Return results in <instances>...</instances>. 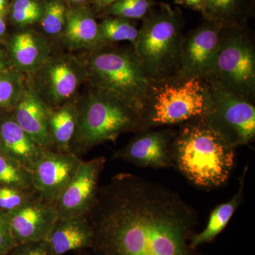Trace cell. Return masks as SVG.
<instances>
[{
  "instance_id": "6da1fadb",
  "label": "cell",
  "mask_w": 255,
  "mask_h": 255,
  "mask_svg": "<svg viewBox=\"0 0 255 255\" xmlns=\"http://www.w3.org/2000/svg\"><path fill=\"white\" fill-rule=\"evenodd\" d=\"M95 255H201L191 246L196 216L182 198L134 174L100 187L87 215Z\"/></svg>"
},
{
  "instance_id": "7a4b0ae2",
  "label": "cell",
  "mask_w": 255,
  "mask_h": 255,
  "mask_svg": "<svg viewBox=\"0 0 255 255\" xmlns=\"http://www.w3.org/2000/svg\"><path fill=\"white\" fill-rule=\"evenodd\" d=\"M173 165L198 187L212 189L228 182L235 164L234 147L202 117L179 124L170 144Z\"/></svg>"
},
{
  "instance_id": "3957f363",
  "label": "cell",
  "mask_w": 255,
  "mask_h": 255,
  "mask_svg": "<svg viewBox=\"0 0 255 255\" xmlns=\"http://www.w3.org/2000/svg\"><path fill=\"white\" fill-rule=\"evenodd\" d=\"M77 103L78 124L70 152L79 157L104 142H115L122 134L146 130L136 110L105 90L88 85Z\"/></svg>"
},
{
  "instance_id": "277c9868",
  "label": "cell",
  "mask_w": 255,
  "mask_h": 255,
  "mask_svg": "<svg viewBox=\"0 0 255 255\" xmlns=\"http://www.w3.org/2000/svg\"><path fill=\"white\" fill-rule=\"evenodd\" d=\"M185 19L180 8L158 3L142 20L133 46L151 83L175 80L180 66Z\"/></svg>"
},
{
  "instance_id": "5b68a950",
  "label": "cell",
  "mask_w": 255,
  "mask_h": 255,
  "mask_svg": "<svg viewBox=\"0 0 255 255\" xmlns=\"http://www.w3.org/2000/svg\"><path fill=\"white\" fill-rule=\"evenodd\" d=\"M81 58L86 83L110 92L137 111L143 119L151 82L133 47H104L85 52Z\"/></svg>"
},
{
  "instance_id": "8992f818",
  "label": "cell",
  "mask_w": 255,
  "mask_h": 255,
  "mask_svg": "<svg viewBox=\"0 0 255 255\" xmlns=\"http://www.w3.org/2000/svg\"><path fill=\"white\" fill-rule=\"evenodd\" d=\"M210 102L209 82L194 78L179 81L151 83L148 100L143 114L146 130L179 125L191 119L202 117Z\"/></svg>"
},
{
  "instance_id": "52a82bcc",
  "label": "cell",
  "mask_w": 255,
  "mask_h": 255,
  "mask_svg": "<svg viewBox=\"0 0 255 255\" xmlns=\"http://www.w3.org/2000/svg\"><path fill=\"white\" fill-rule=\"evenodd\" d=\"M211 85L255 101V44L248 27L223 28L207 78Z\"/></svg>"
},
{
  "instance_id": "ba28073f",
  "label": "cell",
  "mask_w": 255,
  "mask_h": 255,
  "mask_svg": "<svg viewBox=\"0 0 255 255\" xmlns=\"http://www.w3.org/2000/svg\"><path fill=\"white\" fill-rule=\"evenodd\" d=\"M210 102L204 115L208 124L236 148L255 137V106L238 96L209 83Z\"/></svg>"
},
{
  "instance_id": "9c48e42d",
  "label": "cell",
  "mask_w": 255,
  "mask_h": 255,
  "mask_svg": "<svg viewBox=\"0 0 255 255\" xmlns=\"http://www.w3.org/2000/svg\"><path fill=\"white\" fill-rule=\"evenodd\" d=\"M33 88L50 108L77 100L86 83V71L81 58L70 52L52 54L35 73L27 75Z\"/></svg>"
},
{
  "instance_id": "30bf717a",
  "label": "cell",
  "mask_w": 255,
  "mask_h": 255,
  "mask_svg": "<svg viewBox=\"0 0 255 255\" xmlns=\"http://www.w3.org/2000/svg\"><path fill=\"white\" fill-rule=\"evenodd\" d=\"M223 28L219 23L204 19L197 27L184 34L176 80L207 78L219 48Z\"/></svg>"
},
{
  "instance_id": "8fae6325",
  "label": "cell",
  "mask_w": 255,
  "mask_h": 255,
  "mask_svg": "<svg viewBox=\"0 0 255 255\" xmlns=\"http://www.w3.org/2000/svg\"><path fill=\"white\" fill-rule=\"evenodd\" d=\"M82 161L71 152L45 150L30 169L37 196L55 203L75 177Z\"/></svg>"
},
{
  "instance_id": "7c38bea8",
  "label": "cell",
  "mask_w": 255,
  "mask_h": 255,
  "mask_svg": "<svg viewBox=\"0 0 255 255\" xmlns=\"http://www.w3.org/2000/svg\"><path fill=\"white\" fill-rule=\"evenodd\" d=\"M105 163V157L82 161L75 177L55 202L58 219L87 216L98 194Z\"/></svg>"
},
{
  "instance_id": "4fadbf2b",
  "label": "cell",
  "mask_w": 255,
  "mask_h": 255,
  "mask_svg": "<svg viewBox=\"0 0 255 255\" xmlns=\"http://www.w3.org/2000/svg\"><path fill=\"white\" fill-rule=\"evenodd\" d=\"M173 129H153L137 132L127 145L114 152L113 159H121L140 167L162 169L173 165L170 144Z\"/></svg>"
},
{
  "instance_id": "5bb4252c",
  "label": "cell",
  "mask_w": 255,
  "mask_h": 255,
  "mask_svg": "<svg viewBox=\"0 0 255 255\" xmlns=\"http://www.w3.org/2000/svg\"><path fill=\"white\" fill-rule=\"evenodd\" d=\"M9 215L17 245L46 241L58 219L55 203L43 200L38 196Z\"/></svg>"
},
{
  "instance_id": "9a60e30c",
  "label": "cell",
  "mask_w": 255,
  "mask_h": 255,
  "mask_svg": "<svg viewBox=\"0 0 255 255\" xmlns=\"http://www.w3.org/2000/svg\"><path fill=\"white\" fill-rule=\"evenodd\" d=\"M50 110L26 75L24 89L11 113L20 127L45 150H52L48 122Z\"/></svg>"
},
{
  "instance_id": "2e32d148",
  "label": "cell",
  "mask_w": 255,
  "mask_h": 255,
  "mask_svg": "<svg viewBox=\"0 0 255 255\" xmlns=\"http://www.w3.org/2000/svg\"><path fill=\"white\" fill-rule=\"evenodd\" d=\"M8 54L14 70L31 75L49 59L53 54V46L43 33L26 28L11 37Z\"/></svg>"
},
{
  "instance_id": "e0dca14e",
  "label": "cell",
  "mask_w": 255,
  "mask_h": 255,
  "mask_svg": "<svg viewBox=\"0 0 255 255\" xmlns=\"http://www.w3.org/2000/svg\"><path fill=\"white\" fill-rule=\"evenodd\" d=\"M97 14L87 4L70 5L66 26L61 39L69 50L91 51L99 48Z\"/></svg>"
},
{
  "instance_id": "ac0fdd59",
  "label": "cell",
  "mask_w": 255,
  "mask_h": 255,
  "mask_svg": "<svg viewBox=\"0 0 255 255\" xmlns=\"http://www.w3.org/2000/svg\"><path fill=\"white\" fill-rule=\"evenodd\" d=\"M0 150L30 169L46 150L20 127L11 112H1Z\"/></svg>"
},
{
  "instance_id": "d6986e66",
  "label": "cell",
  "mask_w": 255,
  "mask_h": 255,
  "mask_svg": "<svg viewBox=\"0 0 255 255\" xmlns=\"http://www.w3.org/2000/svg\"><path fill=\"white\" fill-rule=\"evenodd\" d=\"M93 230L87 216L58 219L47 243L55 255L91 248Z\"/></svg>"
},
{
  "instance_id": "ffe728a7",
  "label": "cell",
  "mask_w": 255,
  "mask_h": 255,
  "mask_svg": "<svg viewBox=\"0 0 255 255\" xmlns=\"http://www.w3.org/2000/svg\"><path fill=\"white\" fill-rule=\"evenodd\" d=\"M255 11V0H206L202 17L223 28H244L248 27Z\"/></svg>"
},
{
  "instance_id": "44dd1931",
  "label": "cell",
  "mask_w": 255,
  "mask_h": 255,
  "mask_svg": "<svg viewBox=\"0 0 255 255\" xmlns=\"http://www.w3.org/2000/svg\"><path fill=\"white\" fill-rule=\"evenodd\" d=\"M78 117L77 100L50 110L48 127L52 150L70 152V145L76 130Z\"/></svg>"
},
{
  "instance_id": "7402d4cb",
  "label": "cell",
  "mask_w": 255,
  "mask_h": 255,
  "mask_svg": "<svg viewBox=\"0 0 255 255\" xmlns=\"http://www.w3.org/2000/svg\"><path fill=\"white\" fill-rule=\"evenodd\" d=\"M247 170H248V167L244 169L243 174L240 177L239 190L236 194H235L231 200L216 206L210 215L209 221L206 228L201 233H195L192 236L191 240V246L192 248L197 249L198 247L206 243H211L226 227L243 201L245 177H246Z\"/></svg>"
},
{
  "instance_id": "603a6c76",
  "label": "cell",
  "mask_w": 255,
  "mask_h": 255,
  "mask_svg": "<svg viewBox=\"0 0 255 255\" xmlns=\"http://www.w3.org/2000/svg\"><path fill=\"white\" fill-rule=\"evenodd\" d=\"M138 34L139 28L133 20L105 16L99 23V48L114 46L122 41L129 42L131 46H135Z\"/></svg>"
},
{
  "instance_id": "cb8c5ba5",
  "label": "cell",
  "mask_w": 255,
  "mask_h": 255,
  "mask_svg": "<svg viewBox=\"0 0 255 255\" xmlns=\"http://www.w3.org/2000/svg\"><path fill=\"white\" fill-rule=\"evenodd\" d=\"M43 13L38 24L46 37L61 38L66 26L69 4L67 0H43Z\"/></svg>"
},
{
  "instance_id": "d4e9b609",
  "label": "cell",
  "mask_w": 255,
  "mask_h": 255,
  "mask_svg": "<svg viewBox=\"0 0 255 255\" xmlns=\"http://www.w3.org/2000/svg\"><path fill=\"white\" fill-rule=\"evenodd\" d=\"M0 186H9L36 193L32 182L31 170L11 159L1 150Z\"/></svg>"
},
{
  "instance_id": "484cf974",
  "label": "cell",
  "mask_w": 255,
  "mask_h": 255,
  "mask_svg": "<svg viewBox=\"0 0 255 255\" xmlns=\"http://www.w3.org/2000/svg\"><path fill=\"white\" fill-rule=\"evenodd\" d=\"M25 81L26 75L14 69L0 72V111H12L22 94Z\"/></svg>"
},
{
  "instance_id": "4316f807",
  "label": "cell",
  "mask_w": 255,
  "mask_h": 255,
  "mask_svg": "<svg viewBox=\"0 0 255 255\" xmlns=\"http://www.w3.org/2000/svg\"><path fill=\"white\" fill-rule=\"evenodd\" d=\"M157 4L155 0H119L97 16H118L133 21L142 20Z\"/></svg>"
},
{
  "instance_id": "83f0119b",
  "label": "cell",
  "mask_w": 255,
  "mask_h": 255,
  "mask_svg": "<svg viewBox=\"0 0 255 255\" xmlns=\"http://www.w3.org/2000/svg\"><path fill=\"white\" fill-rule=\"evenodd\" d=\"M43 6V0H14L9 5L10 21L20 29L38 23Z\"/></svg>"
},
{
  "instance_id": "f1b7e54d",
  "label": "cell",
  "mask_w": 255,
  "mask_h": 255,
  "mask_svg": "<svg viewBox=\"0 0 255 255\" xmlns=\"http://www.w3.org/2000/svg\"><path fill=\"white\" fill-rule=\"evenodd\" d=\"M36 193L9 186H0V211L11 214L37 197Z\"/></svg>"
},
{
  "instance_id": "f546056e",
  "label": "cell",
  "mask_w": 255,
  "mask_h": 255,
  "mask_svg": "<svg viewBox=\"0 0 255 255\" xmlns=\"http://www.w3.org/2000/svg\"><path fill=\"white\" fill-rule=\"evenodd\" d=\"M11 229L9 215L0 211V255H8L17 246Z\"/></svg>"
},
{
  "instance_id": "4dcf8cb0",
  "label": "cell",
  "mask_w": 255,
  "mask_h": 255,
  "mask_svg": "<svg viewBox=\"0 0 255 255\" xmlns=\"http://www.w3.org/2000/svg\"><path fill=\"white\" fill-rule=\"evenodd\" d=\"M8 255H55L46 241L18 245Z\"/></svg>"
},
{
  "instance_id": "1f68e13d",
  "label": "cell",
  "mask_w": 255,
  "mask_h": 255,
  "mask_svg": "<svg viewBox=\"0 0 255 255\" xmlns=\"http://www.w3.org/2000/svg\"><path fill=\"white\" fill-rule=\"evenodd\" d=\"M174 4L189 8L204 14L206 6V0H174Z\"/></svg>"
},
{
  "instance_id": "d6a6232c",
  "label": "cell",
  "mask_w": 255,
  "mask_h": 255,
  "mask_svg": "<svg viewBox=\"0 0 255 255\" xmlns=\"http://www.w3.org/2000/svg\"><path fill=\"white\" fill-rule=\"evenodd\" d=\"M118 1L119 0H89L88 4L92 6L97 15Z\"/></svg>"
},
{
  "instance_id": "836d02e7",
  "label": "cell",
  "mask_w": 255,
  "mask_h": 255,
  "mask_svg": "<svg viewBox=\"0 0 255 255\" xmlns=\"http://www.w3.org/2000/svg\"><path fill=\"white\" fill-rule=\"evenodd\" d=\"M14 69L11 65L9 54L0 48V72L6 71V70Z\"/></svg>"
},
{
  "instance_id": "e575fe53",
  "label": "cell",
  "mask_w": 255,
  "mask_h": 255,
  "mask_svg": "<svg viewBox=\"0 0 255 255\" xmlns=\"http://www.w3.org/2000/svg\"><path fill=\"white\" fill-rule=\"evenodd\" d=\"M9 0H0V14L6 16L9 12Z\"/></svg>"
},
{
  "instance_id": "d590c367",
  "label": "cell",
  "mask_w": 255,
  "mask_h": 255,
  "mask_svg": "<svg viewBox=\"0 0 255 255\" xmlns=\"http://www.w3.org/2000/svg\"><path fill=\"white\" fill-rule=\"evenodd\" d=\"M4 15L0 14V38L4 36L6 31V18Z\"/></svg>"
},
{
  "instance_id": "8d00e7d4",
  "label": "cell",
  "mask_w": 255,
  "mask_h": 255,
  "mask_svg": "<svg viewBox=\"0 0 255 255\" xmlns=\"http://www.w3.org/2000/svg\"><path fill=\"white\" fill-rule=\"evenodd\" d=\"M67 1L70 5H78L87 4L89 2V0H67Z\"/></svg>"
}]
</instances>
